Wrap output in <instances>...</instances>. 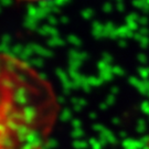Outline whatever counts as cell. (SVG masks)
<instances>
[{
	"label": "cell",
	"instance_id": "obj_1",
	"mask_svg": "<svg viewBox=\"0 0 149 149\" xmlns=\"http://www.w3.org/2000/svg\"><path fill=\"white\" fill-rule=\"evenodd\" d=\"M59 113L53 85L31 64L0 51V149H47Z\"/></svg>",
	"mask_w": 149,
	"mask_h": 149
},
{
	"label": "cell",
	"instance_id": "obj_2",
	"mask_svg": "<svg viewBox=\"0 0 149 149\" xmlns=\"http://www.w3.org/2000/svg\"><path fill=\"white\" fill-rule=\"evenodd\" d=\"M23 2H38V1H43V0H20Z\"/></svg>",
	"mask_w": 149,
	"mask_h": 149
},
{
	"label": "cell",
	"instance_id": "obj_3",
	"mask_svg": "<svg viewBox=\"0 0 149 149\" xmlns=\"http://www.w3.org/2000/svg\"><path fill=\"white\" fill-rule=\"evenodd\" d=\"M147 149H149V138H148V140H147Z\"/></svg>",
	"mask_w": 149,
	"mask_h": 149
}]
</instances>
